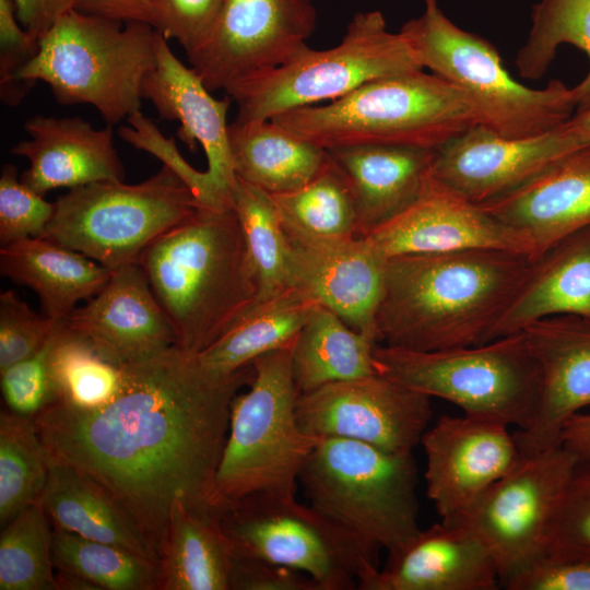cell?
I'll return each mask as SVG.
<instances>
[{
	"mask_svg": "<svg viewBox=\"0 0 590 590\" xmlns=\"http://www.w3.org/2000/svg\"><path fill=\"white\" fill-rule=\"evenodd\" d=\"M233 557L213 509L175 502L158 551L157 590H231Z\"/></svg>",
	"mask_w": 590,
	"mask_h": 590,
	"instance_id": "30",
	"label": "cell"
},
{
	"mask_svg": "<svg viewBox=\"0 0 590 590\" xmlns=\"http://www.w3.org/2000/svg\"><path fill=\"white\" fill-rule=\"evenodd\" d=\"M213 512L234 556L303 571L321 590L357 589L359 574L379 567L378 550L295 496L252 494Z\"/></svg>",
	"mask_w": 590,
	"mask_h": 590,
	"instance_id": "12",
	"label": "cell"
},
{
	"mask_svg": "<svg viewBox=\"0 0 590 590\" xmlns=\"http://www.w3.org/2000/svg\"><path fill=\"white\" fill-rule=\"evenodd\" d=\"M58 322L35 312L17 294H0V370L23 361L48 341Z\"/></svg>",
	"mask_w": 590,
	"mask_h": 590,
	"instance_id": "44",
	"label": "cell"
},
{
	"mask_svg": "<svg viewBox=\"0 0 590 590\" xmlns=\"http://www.w3.org/2000/svg\"><path fill=\"white\" fill-rule=\"evenodd\" d=\"M152 26L164 38L175 39L186 55L211 35L223 0H150Z\"/></svg>",
	"mask_w": 590,
	"mask_h": 590,
	"instance_id": "45",
	"label": "cell"
},
{
	"mask_svg": "<svg viewBox=\"0 0 590 590\" xmlns=\"http://www.w3.org/2000/svg\"><path fill=\"white\" fill-rule=\"evenodd\" d=\"M506 424L465 415H442L422 436L426 494L440 520L459 523L522 456Z\"/></svg>",
	"mask_w": 590,
	"mask_h": 590,
	"instance_id": "17",
	"label": "cell"
},
{
	"mask_svg": "<svg viewBox=\"0 0 590 590\" xmlns=\"http://www.w3.org/2000/svg\"><path fill=\"white\" fill-rule=\"evenodd\" d=\"M233 208L256 274L257 302L290 287L287 240L271 196L237 177Z\"/></svg>",
	"mask_w": 590,
	"mask_h": 590,
	"instance_id": "39",
	"label": "cell"
},
{
	"mask_svg": "<svg viewBox=\"0 0 590 590\" xmlns=\"http://www.w3.org/2000/svg\"><path fill=\"white\" fill-rule=\"evenodd\" d=\"M547 562H590V458H577L550 527Z\"/></svg>",
	"mask_w": 590,
	"mask_h": 590,
	"instance_id": "41",
	"label": "cell"
},
{
	"mask_svg": "<svg viewBox=\"0 0 590 590\" xmlns=\"http://www.w3.org/2000/svg\"><path fill=\"white\" fill-rule=\"evenodd\" d=\"M576 460L562 445L522 457L457 523L484 544L504 588L543 559L550 527Z\"/></svg>",
	"mask_w": 590,
	"mask_h": 590,
	"instance_id": "13",
	"label": "cell"
},
{
	"mask_svg": "<svg viewBox=\"0 0 590 590\" xmlns=\"http://www.w3.org/2000/svg\"><path fill=\"white\" fill-rule=\"evenodd\" d=\"M142 267L168 317L176 346L198 355L258 299V283L233 206L200 204L142 252Z\"/></svg>",
	"mask_w": 590,
	"mask_h": 590,
	"instance_id": "3",
	"label": "cell"
},
{
	"mask_svg": "<svg viewBox=\"0 0 590 590\" xmlns=\"http://www.w3.org/2000/svg\"><path fill=\"white\" fill-rule=\"evenodd\" d=\"M497 566L484 544L464 526L442 521L420 530L384 568L368 567L361 590H496Z\"/></svg>",
	"mask_w": 590,
	"mask_h": 590,
	"instance_id": "23",
	"label": "cell"
},
{
	"mask_svg": "<svg viewBox=\"0 0 590 590\" xmlns=\"http://www.w3.org/2000/svg\"><path fill=\"white\" fill-rule=\"evenodd\" d=\"M31 139L12 146L30 166L21 180L44 194L96 181H123L125 169L114 146L111 126L95 129L80 117L36 115L24 125Z\"/></svg>",
	"mask_w": 590,
	"mask_h": 590,
	"instance_id": "24",
	"label": "cell"
},
{
	"mask_svg": "<svg viewBox=\"0 0 590 590\" xmlns=\"http://www.w3.org/2000/svg\"><path fill=\"white\" fill-rule=\"evenodd\" d=\"M288 282L377 343L387 258L366 238L310 240L285 233Z\"/></svg>",
	"mask_w": 590,
	"mask_h": 590,
	"instance_id": "20",
	"label": "cell"
},
{
	"mask_svg": "<svg viewBox=\"0 0 590 590\" xmlns=\"http://www.w3.org/2000/svg\"><path fill=\"white\" fill-rule=\"evenodd\" d=\"M328 152L349 182L357 237L367 236L409 208L432 180L435 150L362 145Z\"/></svg>",
	"mask_w": 590,
	"mask_h": 590,
	"instance_id": "26",
	"label": "cell"
},
{
	"mask_svg": "<svg viewBox=\"0 0 590 590\" xmlns=\"http://www.w3.org/2000/svg\"><path fill=\"white\" fill-rule=\"evenodd\" d=\"M374 364L377 374L456 404L465 415L526 429L538 410L541 369L523 331L439 351L377 344Z\"/></svg>",
	"mask_w": 590,
	"mask_h": 590,
	"instance_id": "10",
	"label": "cell"
},
{
	"mask_svg": "<svg viewBox=\"0 0 590 590\" xmlns=\"http://www.w3.org/2000/svg\"><path fill=\"white\" fill-rule=\"evenodd\" d=\"M155 64L145 75L141 95L162 119L176 120V135L188 148L200 144L208 162L206 174L220 198L233 206L237 182L229 141L227 111L231 97L216 99L202 79L172 51L168 40L155 33Z\"/></svg>",
	"mask_w": 590,
	"mask_h": 590,
	"instance_id": "22",
	"label": "cell"
},
{
	"mask_svg": "<svg viewBox=\"0 0 590 590\" xmlns=\"http://www.w3.org/2000/svg\"><path fill=\"white\" fill-rule=\"evenodd\" d=\"M0 272L31 287L40 299L44 315L60 322L80 300H88L104 287L111 269L60 244L37 237L1 246Z\"/></svg>",
	"mask_w": 590,
	"mask_h": 590,
	"instance_id": "29",
	"label": "cell"
},
{
	"mask_svg": "<svg viewBox=\"0 0 590 590\" xmlns=\"http://www.w3.org/2000/svg\"><path fill=\"white\" fill-rule=\"evenodd\" d=\"M523 333L541 369L535 416L514 437L522 457L560 445L566 422L590 409V320L554 316L528 326Z\"/></svg>",
	"mask_w": 590,
	"mask_h": 590,
	"instance_id": "21",
	"label": "cell"
},
{
	"mask_svg": "<svg viewBox=\"0 0 590 590\" xmlns=\"http://www.w3.org/2000/svg\"><path fill=\"white\" fill-rule=\"evenodd\" d=\"M424 3L426 10H432L438 7L437 0H424Z\"/></svg>",
	"mask_w": 590,
	"mask_h": 590,
	"instance_id": "54",
	"label": "cell"
},
{
	"mask_svg": "<svg viewBox=\"0 0 590 590\" xmlns=\"http://www.w3.org/2000/svg\"><path fill=\"white\" fill-rule=\"evenodd\" d=\"M271 198L288 235L310 240L357 237L353 196L332 157L327 167L304 187Z\"/></svg>",
	"mask_w": 590,
	"mask_h": 590,
	"instance_id": "34",
	"label": "cell"
},
{
	"mask_svg": "<svg viewBox=\"0 0 590 590\" xmlns=\"http://www.w3.org/2000/svg\"><path fill=\"white\" fill-rule=\"evenodd\" d=\"M587 148L590 137L569 119L527 138L503 137L476 123L435 150L432 178L456 196L484 204Z\"/></svg>",
	"mask_w": 590,
	"mask_h": 590,
	"instance_id": "16",
	"label": "cell"
},
{
	"mask_svg": "<svg viewBox=\"0 0 590 590\" xmlns=\"http://www.w3.org/2000/svg\"><path fill=\"white\" fill-rule=\"evenodd\" d=\"M54 332L35 354L0 370L7 410L35 417L57 401L50 363Z\"/></svg>",
	"mask_w": 590,
	"mask_h": 590,
	"instance_id": "43",
	"label": "cell"
},
{
	"mask_svg": "<svg viewBox=\"0 0 590 590\" xmlns=\"http://www.w3.org/2000/svg\"><path fill=\"white\" fill-rule=\"evenodd\" d=\"M423 70L399 31H388L380 11L354 14L341 42L328 49L302 47L284 63L225 91L237 105L234 121L270 120L285 111L333 102L382 78Z\"/></svg>",
	"mask_w": 590,
	"mask_h": 590,
	"instance_id": "7",
	"label": "cell"
},
{
	"mask_svg": "<svg viewBox=\"0 0 590 590\" xmlns=\"http://www.w3.org/2000/svg\"><path fill=\"white\" fill-rule=\"evenodd\" d=\"M16 16L23 28L40 39L68 11L74 9L75 0H13Z\"/></svg>",
	"mask_w": 590,
	"mask_h": 590,
	"instance_id": "50",
	"label": "cell"
},
{
	"mask_svg": "<svg viewBox=\"0 0 590 590\" xmlns=\"http://www.w3.org/2000/svg\"><path fill=\"white\" fill-rule=\"evenodd\" d=\"M49 460L34 417L9 410L0 413V526L3 528L28 505L39 502Z\"/></svg>",
	"mask_w": 590,
	"mask_h": 590,
	"instance_id": "38",
	"label": "cell"
},
{
	"mask_svg": "<svg viewBox=\"0 0 590 590\" xmlns=\"http://www.w3.org/2000/svg\"><path fill=\"white\" fill-rule=\"evenodd\" d=\"M74 9L123 23L143 22L152 25L150 0H75Z\"/></svg>",
	"mask_w": 590,
	"mask_h": 590,
	"instance_id": "51",
	"label": "cell"
},
{
	"mask_svg": "<svg viewBox=\"0 0 590 590\" xmlns=\"http://www.w3.org/2000/svg\"><path fill=\"white\" fill-rule=\"evenodd\" d=\"M55 212V202L25 185L17 168L4 164L0 176V243L42 237Z\"/></svg>",
	"mask_w": 590,
	"mask_h": 590,
	"instance_id": "42",
	"label": "cell"
},
{
	"mask_svg": "<svg viewBox=\"0 0 590 590\" xmlns=\"http://www.w3.org/2000/svg\"><path fill=\"white\" fill-rule=\"evenodd\" d=\"M565 315L590 320V225L530 260L493 340Z\"/></svg>",
	"mask_w": 590,
	"mask_h": 590,
	"instance_id": "27",
	"label": "cell"
},
{
	"mask_svg": "<svg viewBox=\"0 0 590 590\" xmlns=\"http://www.w3.org/2000/svg\"><path fill=\"white\" fill-rule=\"evenodd\" d=\"M39 503L55 528L127 548L158 563L154 545L131 514L107 488L78 469L49 461Z\"/></svg>",
	"mask_w": 590,
	"mask_h": 590,
	"instance_id": "28",
	"label": "cell"
},
{
	"mask_svg": "<svg viewBox=\"0 0 590 590\" xmlns=\"http://www.w3.org/2000/svg\"><path fill=\"white\" fill-rule=\"evenodd\" d=\"M316 22L311 0H223L211 35L188 61L211 92H225L288 60Z\"/></svg>",
	"mask_w": 590,
	"mask_h": 590,
	"instance_id": "15",
	"label": "cell"
},
{
	"mask_svg": "<svg viewBox=\"0 0 590 590\" xmlns=\"http://www.w3.org/2000/svg\"><path fill=\"white\" fill-rule=\"evenodd\" d=\"M49 522L42 504L36 502L2 528L0 590H58Z\"/></svg>",
	"mask_w": 590,
	"mask_h": 590,
	"instance_id": "40",
	"label": "cell"
},
{
	"mask_svg": "<svg viewBox=\"0 0 590 590\" xmlns=\"http://www.w3.org/2000/svg\"><path fill=\"white\" fill-rule=\"evenodd\" d=\"M292 345L255 358L249 389L233 399L215 475L216 506L252 494H296L319 439L305 434L297 422Z\"/></svg>",
	"mask_w": 590,
	"mask_h": 590,
	"instance_id": "6",
	"label": "cell"
},
{
	"mask_svg": "<svg viewBox=\"0 0 590 590\" xmlns=\"http://www.w3.org/2000/svg\"><path fill=\"white\" fill-rule=\"evenodd\" d=\"M201 203L170 167L146 180L96 181L69 189L55 201L42 236L114 269L138 263L144 249Z\"/></svg>",
	"mask_w": 590,
	"mask_h": 590,
	"instance_id": "11",
	"label": "cell"
},
{
	"mask_svg": "<svg viewBox=\"0 0 590 590\" xmlns=\"http://www.w3.org/2000/svg\"><path fill=\"white\" fill-rule=\"evenodd\" d=\"M560 445L577 458H590V412L577 413L566 422Z\"/></svg>",
	"mask_w": 590,
	"mask_h": 590,
	"instance_id": "52",
	"label": "cell"
},
{
	"mask_svg": "<svg viewBox=\"0 0 590 590\" xmlns=\"http://www.w3.org/2000/svg\"><path fill=\"white\" fill-rule=\"evenodd\" d=\"M270 120L327 151L362 145L437 150L477 123L457 86L423 70L377 79L327 105Z\"/></svg>",
	"mask_w": 590,
	"mask_h": 590,
	"instance_id": "4",
	"label": "cell"
},
{
	"mask_svg": "<svg viewBox=\"0 0 590 590\" xmlns=\"http://www.w3.org/2000/svg\"><path fill=\"white\" fill-rule=\"evenodd\" d=\"M229 150L237 177L267 193L297 190L330 163V153L272 120L228 126Z\"/></svg>",
	"mask_w": 590,
	"mask_h": 590,
	"instance_id": "31",
	"label": "cell"
},
{
	"mask_svg": "<svg viewBox=\"0 0 590 590\" xmlns=\"http://www.w3.org/2000/svg\"><path fill=\"white\" fill-rule=\"evenodd\" d=\"M310 505L388 555L421 530L413 453L321 438L299 476Z\"/></svg>",
	"mask_w": 590,
	"mask_h": 590,
	"instance_id": "8",
	"label": "cell"
},
{
	"mask_svg": "<svg viewBox=\"0 0 590 590\" xmlns=\"http://www.w3.org/2000/svg\"><path fill=\"white\" fill-rule=\"evenodd\" d=\"M129 126L119 128L120 138L132 146L150 152L163 164L177 173L203 205L231 206L226 204L212 186L206 172L190 166L179 154L174 138L166 139L154 122L144 117L141 110L127 118Z\"/></svg>",
	"mask_w": 590,
	"mask_h": 590,
	"instance_id": "46",
	"label": "cell"
},
{
	"mask_svg": "<svg viewBox=\"0 0 590 590\" xmlns=\"http://www.w3.org/2000/svg\"><path fill=\"white\" fill-rule=\"evenodd\" d=\"M430 397L380 374L299 394L297 422L316 439L345 438L413 453L432 417Z\"/></svg>",
	"mask_w": 590,
	"mask_h": 590,
	"instance_id": "14",
	"label": "cell"
},
{
	"mask_svg": "<svg viewBox=\"0 0 590 590\" xmlns=\"http://www.w3.org/2000/svg\"><path fill=\"white\" fill-rule=\"evenodd\" d=\"M52 562L96 590H157L158 563L127 548L52 529Z\"/></svg>",
	"mask_w": 590,
	"mask_h": 590,
	"instance_id": "35",
	"label": "cell"
},
{
	"mask_svg": "<svg viewBox=\"0 0 590 590\" xmlns=\"http://www.w3.org/2000/svg\"><path fill=\"white\" fill-rule=\"evenodd\" d=\"M507 590H590V562L541 560L517 576Z\"/></svg>",
	"mask_w": 590,
	"mask_h": 590,
	"instance_id": "49",
	"label": "cell"
},
{
	"mask_svg": "<svg viewBox=\"0 0 590 590\" xmlns=\"http://www.w3.org/2000/svg\"><path fill=\"white\" fill-rule=\"evenodd\" d=\"M62 321L119 365L148 361L176 345L174 328L139 263L111 269L104 287Z\"/></svg>",
	"mask_w": 590,
	"mask_h": 590,
	"instance_id": "18",
	"label": "cell"
},
{
	"mask_svg": "<svg viewBox=\"0 0 590 590\" xmlns=\"http://www.w3.org/2000/svg\"><path fill=\"white\" fill-rule=\"evenodd\" d=\"M13 0H0V97L19 105L33 85L20 81L19 72L39 50V40L20 26Z\"/></svg>",
	"mask_w": 590,
	"mask_h": 590,
	"instance_id": "47",
	"label": "cell"
},
{
	"mask_svg": "<svg viewBox=\"0 0 590 590\" xmlns=\"http://www.w3.org/2000/svg\"><path fill=\"white\" fill-rule=\"evenodd\" d=\"M155 33L148 23L72 9L39 39L17 79L45 82L59 104L92 105L111 126L140 110L142 83L155 64Z\"/></svg>",
	"mask_w": 590,
	"mask_h": 590,
	"instance_id": "5",
	"label": "cell"
},
{
	"mask_svg": "<svg viewBox=\"0 0 590 590\" xmlns=\"http://www.w3.org/2000/svg\"><path fill=\"white\" fill-rule=\"evenodd\" d=\"M400 32L424 68L457 86L472 104L477 123L507 138H527L566 122L578 108L574 87L553 80L544 88L515 81L486 39L467 32L439 8L426 10Z\"/></svg>",
	"mask_w": 590,
	"mask_h": 590,
	"instance_id": "9",
	"label": "cell"
},
{
	"mask_svg": "<svg viewBox=\"0 0 590 590\" xmlns=\"http://www.w3.org/2000/svg\"><path fill=\"white\" fill-rule=\"evenodd\" d=\"M253 375L252 364L231 374L212 371L174 345L125 365L123 386L105 406L79 410L55 402L34 421L48 460L107 488L158 555L175 502L216 506L231 405Z\"/></svg>",
	"mask_w": 590,
	"mask_h": 590,
	"instance_id": "1",
	"label": "cell"
},
{
	"mask_svg": "<svg viewBox=\"0 0 590 590\" xmlns=\"http://www.w3.org/2000/svg\"><path fill=\"white\" fill-rule=\"evenodd\" d=\"M563 44L579 48L590 60V0H540L533 5L529 35L516 59L520 75L541 78ZM574 90L577 110L590 106V70Z\"/></svg>",
	"mask_w": 590,
	"mask_h": 590,
	"instance_id": "37",
	"label": "cell"
},
{
	"mask_svg": "<svg viewBox=\"0 0 590 590\" xmlns=\"http://www.w3.org/2000/svg\"><path fill=\"white\" fill-rule=\"evenodd\" d=\"M51 373L57 401L79 410H96L111 402L125 381V365L98 353L60 321L54 332Z\"/></svg>",
	"mask_w": 590,
	"mask_h": 590,
	"instance_id": "36",
	"label": "cell"
},
{
	"mask_svg": "<svg viewBox=\"0 0 590 590\" xmlns=\"http://www.w3.org/2000/svg\"><path fill=\"white\" fill-rule=\"evenodd\" d=\"M231 590H321L309 575L255 557L234 556Z\"/></svg>",
	"mask_w": 590,
	"mask_h": 590,
	"instance_id": "48",
	"label": "cell"
},
{
	"mask_svg": "<svg viewBox=\"0 0 590 590\" xmlns=\"http://www.w3.org/2000/svg\"><path fill=\"white\" fill-rule=\"evenodd\" d=\"M569 122L578 130L590 135V106L577 110V113L569 118Z\"/></svg>",
	"mask_w": 590,
	"mask_h": 590,
	"instance_id": "53",
	"label": "cell"
},
{
	"mask_svg": "<svg viewBox=\"0 0 590 590\" xmlns=\"http://www.w3.org/2000/svg\"><path fill=\"white\" fill-rule=\"evenodd\" d=\"M365 237L387 259L473 249L511 251L531 259L533 252L519 232L433 178L415 202Z\"/></svg>",
	"mask_w": 590,
	"mask_h": 590,
	"instance_id": "19",
	"label": "cell"
},
{
	"mask_svg": "<svg viewBox=\"0 0 590 590\" xmlns=\"http://www.w3.org/2000/svg\"><path fill=\"white\" fill-rule=\"evenodd\" d=\"M480 205L530 241L532 260L590 225V148L559 161L518 189Z\"/></svg>",
	"mask_w": 590,
	"mask_h": 590,
	"instance_id": "25",
	"label": "cell"
},
{
	"mask_svg": "<svg viewBox=\"0 0 590 590\" xmlns=\"http://www.w3.org/2000/svg\"><path fill=\"white\" fill-rule=\"evenodd\" d=\"M529 263L524 255L495 249L388 258L378 344L439 351L492 341Z\"/></svg>",
	"mask_w": 590,
	"mask_h": 590,
	"instance_id": "2",
	"label": "cell"
},
{
	"mask_svg": "<svg viewBox=\"0 0 590 590\" xmlns=\"http://www.w3.org/2000/svg\"><path fill=\"white\" fill-rule=\"evenodd\" d=\"M378 343L353 330L335 312L318 305L292 345L291 370L299 394L324 385L377 374Z\"/></svg>",
	"mask_w": 590,
	"mask_h": 590,
	"instance_id": "33",
	"label": "cell"
},
{
	"mask_svg": "<svg viewBox=\"0 0 590 590\" xmlns=\"http://www.w3.org/2000/svg\"><path fill=\"white\" fill-rule=\"evenodd\" d=\"M318 305L306 292L286 287L255 303L197 357L212 371L234 373L264 353L292 344Z\"/></svg>",
	"mask_w": 590,
	"mask_h": 590,
	"instance_id": "32",
	"label": "cell"
}]
</instances>
